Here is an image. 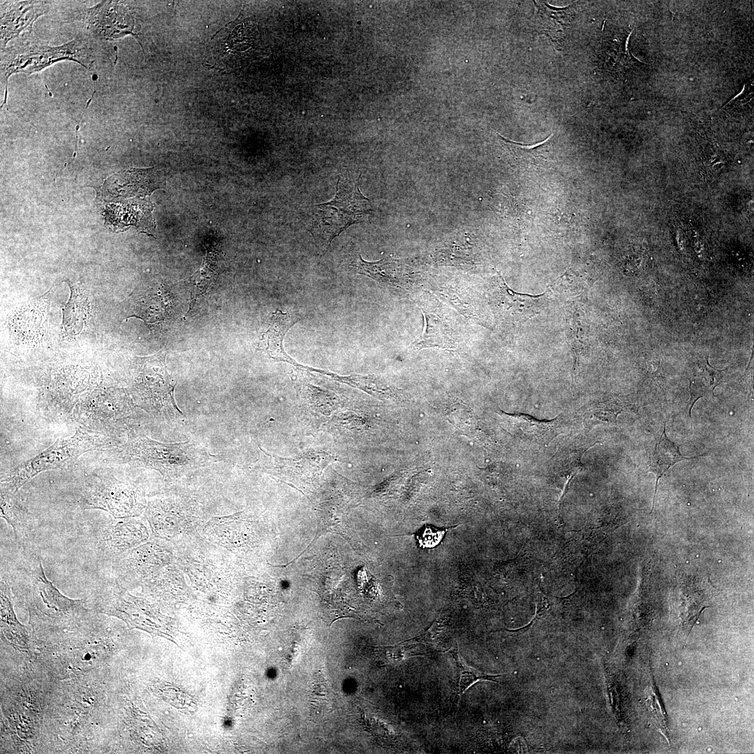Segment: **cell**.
<instances>
[{
	"mask_svg": "<svg viewBox=\"0 0 754 754\" xmlns=\"http://www.w3.org/2000/svg\"><path fill=\"white\" fill-rule=\"evenodd\" d=\"M369 202L360 191L358 179L348 175L339 177L334 198L316 205L309 230L323 254L341 232L367 218L371 211Z\"/></svg>",
	"mask_w": 754,
	"mask_h": 754,
	"instance_id": "obj_4",
	"label": "cell"
},
{
	"mask_svg": "<svg viewBox=\"0 0 754 754\" xmlns=\"http://www.w3.org/2000/svg\"><path fill=\"white\" fill-rule=\"evenodd\" d=\"M299 320L289 313L276 311L272 314L268 330L261 339V347L276 360L288 361L283 348V340L288 330Z\"/></svg>",
	"mask_w": 754,
	"mask_h": 754,
	"instance_id": "obj_21",
	"label": "cell"
},
{
	"mask_svg": "<svg viewBox=\"0 0 754 754\" xmlns=\"http://www.w3.org/2000/svg\"><path fill=\"white\" fill-rule=\"evenodd\" d=\"M637 409L617 397L610 398L595 405L592 408L594 417L602 421L609 422H615L618 415L623 411Z\"/></svg>",
	"mask_w": 754,
	"mask_h": 754,
	"instance_id": "obj_29",
	"label": "cell"
},
{
	"mask_svg": "<svg viewBox=\"0 0 754 754\" xmlns=\"http://www.w3.org/2000/svg\"><path fill=\"white\" fill-rule=\"evenodd\" d=\"M498 135L508 149L511 163L518 169L534 172L549 167L552 161V134L544 141L532 145L516 142Z\"/></svg>",
	"mask_w": 754,
	"mask_h": 754,
	"instance_id": "obj_14",
	"label": "cell"
},
{
	"mask_svg": "<svg viewBox=\"0 0 754 754\" xmlns=\"http://www.w3.org/2000/svg\"><path fill=\"white\" fill-rule=\"evenodd\" d=\"M352 381L357 387L379 399H389L394 397L393 389L376 376H357L353 378Z\"/></svg>",
	"mask_w": 754,
	"mask_h": 754,
	"instance_id": "obj_30",
	"label": "cell"
},
{
	"mask_svg": "<svg viewBox=\"0 0 754 754\" xmlns=\"http://www.w3.org/2000/svg\"><path fill=\"white\" fill-rule=\"evenodd\" d=\"M79 42L80 41L74 40L66 45L55 47L43 46L38 50L20 54L13 59L10 64L3 68L6 82L4 101L6 102L7 100L8 79L13 73L20 71L31 73L38 71L60 59H71L84 65L85 56L78 53L77 47L82 46Z\"/></svg>",
	"mask_w": 754,
	"mask_h": 754,
	"instance_id": "obj_10",
	"label": "cell"
},
{
	"mask_svg": "<svg viewBox=\"0 0 754 754\" xmlns=\"http://www.w3.org/2000/svg\"><path fill=\"white\" fill-rule=\"evenodd\" d=\"M494 300L498 313L503 319L512 321L526 320L537 315L545 303V294L531 295L513 291L498 274L495 278Z\"/></svg>",
	"mask_w": 754,
	"mask_h": 754,
	"instance_id": "obj_11",
	"label": "cell"
},
{
	"mask_svg": "<svg viewBox=\"0 0 754 754\" xmlns=\"http://www.w3.org/2000/svg\"><path fill=\"white\" fill-rule=\"evenodd\" d=\"M34 2L24 1L15 3L1 14V47L27 26L31 25L33 22L43 13V9H38L34 6Z\"/></svg>",
	"mask_w": 754,
	"mask_h": 754,
	"instance_id": "obj_22",
	"label": "cell"
},
{
	"mask_svg": "<svg viewBox=\"0 0 754 754\" xmlns=\"http://www.w3.org/2000/svg\"><path fill=\"white\" fill-rule=\"evenodd\" d=\"M534 2L537 10L535 21L538 29L549 36L553 41L559 42L570 25L572 7L555 8L544 1Z\"/></svg>",
	"mask_w": 754,
	"mask_h": 754,
	"instance_id": "obj_19",
	"label": "cell"
},
{
	"mask_svg": "<svg viewBox=\"0 0 754 754\" xmlns=\"http://www.w3.org/2000/svg\"><path fill=\"white\" fill-rule=\"evenodd\" d=\"M0 516L12 527L18 545L25 548L31 531V515L16 496L1 491Z\"/></svg>",
	"mask_w": 754,
	"mask_h": 754,
	"instance_id": "obj_18",
	"label": "cell"
},
{
	"mask_svg": "<svg viewBox=\"0 0 754 754\" xmlns=\"http://www.w3.org/2000/svg\"><path fill=\"white\" fill-rule=\"evenodd\" d=\"M697 457H686L681 454L679 447L666 436L665 424L663 431L653 443L649 451V469L656 475L655 491L651 512L654 508L659 479L677 463Z\"/></svg>",
	"mask_w": 754,
	"mask_h": 754,
	"instance_id": "obj_16",
	"label": "cell"
},
{
	"mask_svg": "<svg viewBox=\"0 0 754 754\" xmlns=\"http://www.w3.org/2000/svg\"><path fill=\"white\" fill-rule=\"evenodd\" d=\"M166 353L158 352L138 357L132 376L135 405L153 417L171 422L184 417L175 399L176 383H172L165 364Z\"/></svg>",
	"mask_w": 754,
	"mask_h": 754,
	"instance_id": "obj_5",
	"label": "cell"
},
{
	"mask_svg": "<svg viewBox=\"0 0 754 754\" xmlns=\"http://www.w3.org/2000/svg\"><path fill=\"white\" fill-rule=\"evenodd\" d=\"M504 429L527 443L545 445L560 433L557 420L544 422L522 414L500 413Z\"/></svg>",
	"mask_w": 754,
	"mask_h": 754,
	"instance_id": "obj_13",
	"label": "cell"
},
{
	"mask_svg": "<svg viewBox=\"0 0 754 754\" xmlns=\"http://www.w3.org/2000/svg\"><path fill=\"white\" fill-rule=\"evenodd\" d=\"M347 267L390 287L403 288L407 283V274L402 264L390 257L367 262L358 253L348 263Z\"/></svg>",
	"mask_w": 754,
	"mask_h": 754,
	"instance_id": "obj_15",
	"label": "cell"
},
{
	"mask_svg": "<svg viewBox=\"0 0 754 754\" xmlns=\"http://www.w3.org/2000/svg\"><path fill=\"white\" fill-rule=\"evenodd\" d=\"M163 563V553L154 543L143 545L113 561L117 579H143L155 572Z\"/></svg>",
	"mask_w": 754,
	"mask_h": 754,
	"instance_id": "obj_12",
	"label": "cell"
},
{
	"mask_svg": "<svg viewBox=\"0 0 754 754\" xmlns=\"http://www.w3.org/2000/svg\"><path fill=\"white\" fill-rule=\"evenodd\" d=\"M422 313L425 327L422 334L411 343L410 348L414 350L427 348H453L454 342L449 325L436 314L424 310H422Z\"/></svg>",
	"mask_w": 754,
	"mask_h": 754,
	"instance_id": "obj_20",
	"label": "cell"
},
{
	"mask_svg": "<svg viewBox=\"0 0 754 754\" xmlns=\"http://www.w3.org/2000/svg\"><path fill=\"white\" fill-rule=\"evenodd\" d=\"M450 528H441L430 524L424 525L414 535L420 548H434L443 540L446 531Z\"/></svg>",
	"mask_w": 754,
	"mask_h": 754,
	"instance_id": "obj_31",
	"label": "cell"
},
{
	"mask_svg": "<svg viewBox=\"0 0 754 754\" xmlns=\"http://www.w3.org/2000/svg\"><path fill=\"white\" fill-rule=\"evenodd\" d=\"M442 623L440 621H436L425 633L412 639H410V640L420 643L431 642L432 641L435 640V639L442 631Z\"/></svg>",
	"mask_w": 754,
	"mask_h": 754,
	"instance_id": "obj_33",
	"label": "cell"
},
{
	"mask_svg": "<svg viewBox=\"0 0 754 754\" xmlns=\"http://www.w3.org/2000/svg\"><path fill=\"white\" fill-rule=\"evenodd\" d=\"M43 298L24 306L13 316V331L27 341H37L43 336L46 327Z\"/></svg>",
	"mask_w": 754,
	"mask_h": 754,
	"instance_id": "obj_17",
	"label": "cell"
},
{
	"mask_svg": "<svg viewBox=\"0 0 754 754\" xmlns=\"http://www.w3.org/2000/svg\"><path fill=\"white\" fill-rule=\"evenodd\" d=\"M108 459L117 464L158 471L175 478L216 461V457L197 443H164L130 430L127 441L110 450Z\"/></svg>",
	"mask_w": 754,
	"mask_h": 754,
	"instance_id": "obj_2",
	"label": "cell"
},
{
	"mask_svg": "<svg viewBox=\"0 0 754 754\" xmlns=\"http://www.w3.org/2000/svg\"><path fill=\"white\" fill-rule=\"evenodd\" d=\"M11 587L5 577H1V628L4 635L17 644H25L27 630L17 619L10 600Z\"/></svg>",
	"mask_w": 754,
	"mask_h": 754,
	"instance_id": "obj_24",
	"label": "cell"
},
{
	"mask_svg": "<svg viewBox=\"0 0 754 754\" xmlns=\"http://www.w3.org/2000/svg\"><path fill=\"white\" fill-rule=\"evenodd\" d=\"M256 467L279 478H314L334 458L326 452L309 451L296 458H283L267 452L259 446Z\"/></svg>",
	"mask_w": 754,
	"mask_h": 754,
	"instance_id": "obj_9",
	"label": "cell"
},
{
	"mask_svg": "<svg viewBox=\"0 0 754 754\" xmlns=\"http://www.w3.org/2000/svg\"><path fill=\"white\" fill-rule=\"evenodd\" d=\"M449 654L454 661V664L459 673V682L457 695H461L478 681H490L498 682V678L502 675H491L481 672L475 669L467 666L461 660L457 644L449 650Z\"/></svg>",
	"mask_w": 754,
	"mask_h": 754,
	"instance_id": "obj_28",
	"label": "cell"
},
{
	"mask_svg": "<svg viewBox=\"0 0 754 754\" xmlns=\"http://www.w3.org/2000/svg\"><path fill=\"white\" fill-rule=\"evenodd\" d=\"M217 269L215 256L212 255L211 251H207L202 266L190 278L192 288L189 311L193 308L198 300L208 292L214 284L218 274Z\"/></svg>",
	"mask_w": 754,
	"mask_h": 754,
	"instance_id": "obj_26",
	"label": "cell"
},
{
	"mask_svg": "<svg viewBox=\"0 0 754 754\" xmlns=\"http://www.w3.org/2000/svg\"><path fill=\"white\" fill-rule=\"evenodd\" d=\"M109 434L80 427L68 438L57 439L34 457L18 465L1 479V491L16 494L29 480L41 472L71 467L85 452L115 445Z\"/></svg>",
	"mask_w": 754,
	"mask_h": 754,
	"instance_id": "obj_3",
	"label": "cell"
},
{
	"mask_svg": "<svg viewBox=\"0 0 754 754\" xmlns=\"http://www.w3.org/2000/svg\"><path fill=\"white\" fill-rule=\"evenodd\" d=\"M448 417L457 429L465 431H469L471 427V414L464 405L456 404L452 406Z\"/></svg>",
	"mask_w": 754,
	"mask_h": 754,
	"instance_id": "obj_32",
	"label": "cell"
},
{
	"mask_svg": "<svg viewBox=\"0 0 754 754\" xmlns=\"http://www.w3.org/2000/svg\"><path fill=\"white\" fill-rule=\"evenodd\" d=\"M725 369H717L711 366L708 357L702 371H695L689 378L690 400L688 413L691 416V410L695 403L700 398L713 395L714 390L722 381Z\"/></svg>",
	"mask_w": 754,
	"mask_h": 754,
	"instance_id": "obj_25",
	"label": "cell"
},
{
	"mask_svg": "<svg viewBox=\"0 0 754 754\" xmlns=\"http://www.w3.org/2000/svg\"><path fill=\"white\" fill-rule=\"evenodd\" d=\"M8 580L26 600L35 626L66 627L77 625L87 617L84 600L66 597L47 578L40 553L24 548Z\"/></svg>",
	"mask_w": 754,
	"mask_h": 754,
	"instance_id": "obj_1",
	"label": "cell"
},
{
	"mask_svg": "<svg viewBox=\"0 0 754 754\" xmlns=\"http://www.w3.org/2000/svg\"><path fill=\"white\" fill-rule=\"evenodd\" d=\"M134 408V403L124 390H98L84 398L76 406L74 415L82 427L103 432L121 427Z\"/></svg>",
	"mask_w": 754,
	"mask_h": 754,
	"instance_id": "obj_7",
	"label": "cell"
},
{
	"mask_svg": "<svg viewBox=\"0 0 754 754\" xmlns=\"http://www.w3.org/2000/svg\"><path fill=\"white\" fill-rule=\"evenodd\" d=\"M71 295L63 308V326L69 336L78 335L82 330L89 314L87 297L77 286L66 281Z\"/></svg>",
	"mask_w": 754,
	"mask_h": 754,
	"instance_id": "obj_23",
	"label": "cell"
},
{
	"mask_svg": "<svg viewBox=\"0 0 754 754\" xmlns=\"http://www.w3.org/2000/svg\"><path fill=\"white\" fill-rule=\"evenodd\" d=\"M145 526L133 519L121 518L101 528L94 539L95 551L104 561L115 560L126 550L145 541Z\"/></svg>",
	"mask_w": 754,
	"mask_h": 754,
	"instance_id": "obj_8",
	"label": "cell"
},
{
	"mask_svg": "<svg viewBox=\"0 0 754 754\" xmlns=\"http://www.w3.org/2000/svg\"><path fill=\"white\" fill-rule=\"evenodd\" d=\"M375 651L384 663L395 664L410 657L424 656L431 650L420 642L406 640L394 646L376 647Z\"/></svg>",
	"mask_w": 754,
	"mask_h": 754,
	"instance_id": "obj_27",
	"label": "cell"
},
{
	"mask_svg": "<svg viewBox=\"0 0 754 754\" xmlns=\"http://www.w3.org/2000/svg\"><path fill=\"white\" fill-rule=\"evenodd\" d=\"M79 503L83 510H102L115 519L138 516L145 507L143 494L137 487L110 473L91 474Z\"/></svg>",
	"mask_w": 754,
	"mask_h": 754,
	"instance_id": "obj_6",
	"label": "cell"
}]
</instances>
